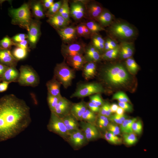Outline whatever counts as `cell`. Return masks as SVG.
Wrapping results in <instances>:
<instances>
[{"instance_id": "cell-1", "label": "cell", "mask_w": 158, "mask_h": 158, "mask_svg": "<svg viewBox=\"0 0 158 158\" xmlns=\"http://www.w3.org/2000/svg\"><path fill=\"white\" fill-rule=\"evenodd\" d=\"M31 121L30 108L23 100L12 94L0 98V142L16 137Z\"/></svg>"}, {"instance_id": "cell-2", "label": "cell", "mask_w": 158, "mask_h": 158, "mask_svg": "<svg viewBox=\"0 0 158 158\" xmlns=\"http://www.w3.org/2000/svg\"><path fill=\"white\" fill-rule=\"evenodd\" d=\"M102 80L107 84L120 86L126 83L129 81V75L123 66L116 64L104 67L101 73Z\"/></svg>"}, {"instance_id": "cell-3", "label": "cell", "mask_w": 158, "mask_h": 158, "mask_svg": "<svg viewBox=\"0 0 158 158\" xmlns=\"http://www.w3.org/2000/svg\"><path fill=\"white\" fill-rule=\"evenodd\" d=\"M108 32L111 38L121 41L130 42L136 38L138 32L135 28L126 21L114 20L109 26Z\"/></svg>"}, {"instance_id": "cell-4", "label": "cell", "mask_w": 158, "mask_h": 158, "mask_svg": "<svg viewBox=\"0 0 158 158\" xmlns=\"http://www.w3.org/2000/svg\"><path fill=\"white\" fill-rule=\"evenodd\" d=\"M9 14L11 19V23L28 31L32 19L29 3H24L18 8H10Z\"/></svg>"}, {"instance_id": "cell-5", "label": "cell", "mask_w": 158, "mask_h": 158, "mask_svg": "<svg viewBox=\"0 0 158 158\" xmlns=\"http://www.w3.org/2000/svg\"><path fill=\"white\" fill-rule=\"evenodd\" d=\"M75 77V71L70 67L65 61L56 64L53 77L65 89L70 86Z\"/></svg>"}, {"instance_id": "cell-6", "label": "cell", "mask_w": 158, "mask_h": 158, "mask_svg": "<svg viewBox=\"0 0 158 158\" xmlns=\"http://www.w3.org/2000/svg\"><path fill=\"white\" fill-rule=\"evenodd\" d=\"M19 75L17 82L22 86L33 87L37 86L40 78L37 72L28 65H22L19 68Z\"/></svg>"}, {"instance_id": "cell-7", "label": "cell", "mask_w": 158, "mask_h": 158, "mask_svg": "<svg viewBox=\"0 0 158 158\" xmlns=\"http://www.w3.org/2000/svg\"><path fill=\"white\" fill-rule=\"evenodd\" d=\"M104 90L100 84L96 83H86L79 84L75 91L71 95V98H84L92 95L99 94Z\"/></svg>"}, {"instance_id": "cell-8", "label": "cell", "mask_w": 158, "mask_h": 158, "mask_svg": "<svg viewBox=\"0 0 158 158\" xmlns=\"http://www.w3.org/2000/svg\"><path fill=\"white\" fill-rule=\"evenodd\" d=\"M47 128L49 131L57 134L67 141L69 134L62 118L53 112H51Z\"/></svg>"}, {"instance_id": "cell-9", "label": "cell", "mask_w": 158, "mask_h": 158, "mask_svg": "<svg viewBox=\"0 0 158 158\" xmlns=\"http://www.w3.org/2000/svg\"><path fill=\"white\" fill-rule=\"evenodd\" d=\"M86 46L81 42H73L67 45L62 44L61 53L65 59L77 55H83Z\"/></svg>"}, {"instance_id": "cell-10", "label": "cell", "mask_w": 158, "mask_h": 158, "mask_svg": "<svg viewBox=\"0 0 158 158\" xmlns=\"http://www.w3.org/2000/svg\"><path fill=\"white\" fill-rule=\"evenodd\" d=\"M40 25L41 22L39 20L32 19L28 35L29 44L31 48L35 47L40 36Z\"/></svg>"}, {"instance_id": "cell-11", "label": "cell", "mask_w": 158, "mask_h": 158, "mask_svg": "<svg viewBox=\"0 0 158 158\" xmlns=\"http://www.w3.org/2000/svg\"><path fill=\"white\" fill-rule=\"evenodd\" d=\"M74 149H78L88 142L83 130L79 128L70 133L66 141Z\"/></svg>"}, {"instance_id": "cell-12", "label": "cell", "mask_w": 158, "mask_h": 158, "mask_svg": "<svg viewBox=\"0 0 158 158\" xmlns=\"http://www.w3.org/2000/svg\"><path fill=\"white\" fill-rule=\"evenodd\" d=\"M80 121V128L84 132L88 142L96 140L100 137V133L95 124L82 121Z\"/></svg>"}, {"instance_id": "cell-13", "label": "cell", "mask_w": 158, "mask_h": 158, "mask_svg": "<svg viewBox=\"0 0 158 158\" xmlns=\"http://www.w3.org/2000/svg\"><path fill=\"white\" fill-rule=\"evenodd\" d=\"M72 103L63 97L60 99L52 112L62 118L70 113Z\"/></svg>"}, {"instance_id": "cell-14", "label": "cell", "mask_w": 158, "mask_h": 158, "mask_svg": "<svg viewBox=\"0 0 158 158\" xmlns=\"http://www.w3.org/2000/svg\"><path fill=\"white\" fill-rule=\"evenodd\" d=\"M57 31L63 42L69 44L74 42L77 37L76 27L68 26Z\"/></svg>"}, {"instance_id": "cell-15", "label": "cell", "mask_w": 158, "mask_h": 158, "mask_svg": "<svg viewBox=\"0 0 158 158\" xmlns=\"http://www.w3.org/2000/svg\"><path fill=\"white\" fill-rule=\"evenodd\" d=\"M70 8V16L75 20L82 19L86 13L85 5L81 0L73 1L71 3Z\"/></svg>"}, {"instance_id": "cell-16", "label": "cell", "mask_w": 158, "mask_h": 158, "mask_svg": "<svg viewBox=\"0 0 158 158\" xmlns=\"http://www.w3.org/2000/svg\"><path fill=\"white\" fill-rule=\"evenodd\" d=\"M18 60L10 50L0 49V63L8 67H16Z\"/></svg>"}, {"instance_id": "cell-17", "label": "cell", "mask_w": 158, "mask_h": 158, "mask_svg": "<svg viewBox=\"0 0 158 158\" xmlns=\"http://www.w3.org/2000/svg\"><path fill=\"white\" fill-rule=\"evenodd\" d=\"M134 51L133 42L128 41H121L119 44L118 55L121 59H126L131 57Z\"/></svg>"}, {"instance_id": "cell-18", "label": "cell", "mask_w": 158, "mask_h": 158, "mask_svg": "<svg viewBox=\"0 0 158 158\" xmlns=\"http://www.w3.org/2000/svg\"><path fill=\"white\" fill-rule=\"evenodd\" d=\"M66 64L75 71L82 70L84 65L87 62L83 55H77L65 59Z\"/></svg>"}, {"instance_id": "cell-19", "label": "cell", "mask_w": 158, "mask_h": 158, "mask_svg": "<svg viewBox=\"0 0 158 158\" xmlns=\"http://www.w3.org/2000/svg\"><path fill=\"white\" fill-rule=\"evenodd\" d=\"M86 12L91 20H95L104 10L102 6L96 2L89 4L85 6Z\"/></svg>"}, {"instance_id": "cell-20", "label": "cell", "mask_w": 158, "mask_h": 158, "mask_svg": "<svg viewBox=\"0 0 158 158\" xmlns=\"http://www.w3.org/2000/svg\"><path fill=\"white\" fill-rule=\"evenodd\" d=\"M88 108L87 103L82 101L72 103L70 113L78 121H81L82 116Z\"/></svg>"}, {"instance_id": "cell-21", "label": "cell", "mask_w": 158, "mask_h": 158, "mask_svg": "<svg viewBox=\"0 0 158 158\" xmlns=\"http://www.w3.org/2000/svg\"><path fill=\"white\" fill-rule=\"evenodd\" d=\"M48 18L47 22L56 30L64 28L69 24V23L58 13Z\"/></svg>"}, {"instance_id": "cell-22", "label": "cell", "mask_w": 158, "mask_h": 158, "mask_svg": "<svg viewBox=\"0 0 158 158\" xmlns=\"http://www.w3.org/2000/svg\"><path fill=\"white\" fill-rule=\"evenodd\" d=\"M84 56L87 62L96 63L101 59L100 53L91 44L86 47Z\"/></svg>"}, {"instance_id": "cell-23", "label": "cell", "mask_w": 158, "mask_h": 158, "mask_svg": "<svg viewBox=\"0 0 158 158\" xmlns=\"http://www.w3.org/2000/svg\"><path fill=\"white\" fill-rule=\"evenodd\" d=\"M114 16L108 10L104 9L102 12L95 20L104 28L109 26L114 20Z\"/></svg>"}, {"instance_id": "cell-24", "label": "cell", "mask_w": 158, "mask_h": 158, "mask_svg": "<svg viewBox=\"0 0 158 158\" xmlns=\"http://www.w3.org/2000/svg\"><path fill=\"white\" fill-rule=\"evenodd\" d=\"M62 118L69 135L80 128L78 121L70 113Z\"/></svg>"}, {"instance_id": "cell-25", "label": "cell", "mask_w": 158, "mask_h": 158, "mask_svg": "<svg viewBox=\"0 0 158 158\" xmlns=\"http://www.w3.org/2000/svg\"><path fill=\"white\" fill-rule=\"evenodd\" d=\"M19 75V72L16 67H8L0 79L1 81L10 83L17 82Z\"/></svg>"}, {"instance_id": "cell-26", "label": "cell", "mask_w": 158, "mask_h": 158, "mask_svg": "<svg viewBox=\"0 0 158 158\" xmlns=\"http://www.w3.org/2000/svg\"><path fill=\"white\" fill-rule=\"evenodd\" d=\"M96 69L97 66L95 63L87 62L82 70L83 76L85 79L88 80L93 78L95 75Z\"/></svg>"}, {"instance_id": "cell-27", "label": "cell", "mask_w": 158, "mask_h": 158, "mask_svg": "<svg viewBox=\"0 0 158 158\" xmlns=\"http://www.w3.org/2000/svg\"><path fill=\"white\" fill-rule=\"evenodd\" d=\"M61 84L54 77L46 83L48 93L53 96H62L60 93Z\"/></svg>"}, {"instance_id": "cell-28", "label": "cell", "mask_w": 158, "mask_h": 158, "mask_svg": "<svg viewBox=\"0 0 158 158\" xmlns=\"http://www.w3.org/2000/svg\"><path fill=\"white\" fill-rule=\"evenodd\" d=\"M33 16L37 19L44 18L45 14L41 1H34L29 3Z\"/></svg>"}, {"instance_id": "cell-29", "label": "cell", "mask_w": 158, "mask_h": 158, "mask_svg": "<svg viewBox=\"0 0 158 158\" xmlns=\"http://www.w3.org/2000/svg\"><path fill=\"white\" fill-rule=\"evenodd\" d=\"M91 44L100 53L104 52L105 40L98 33L92 34L91 36Z\"/></svg>"}, {"instance_id": "cell-30", "label": "cell", "mask_w": 158, "mask_h": 158, "mask_svg": "<svg viewBox=\"0 0 158 158\" xmlns=\"http://www.w3.org/2000/svg\"><path fill=\"white\" fill-rule=\"evenodd\" d=\"M137 120L136 118L131 119H126L120 125V131L124 134L133 133L132 126L133 123Z\"/></svg>"}, {"instance_id": "cell-31", "label": "cell", "mask_w": 158, "mask_h": 158, "mask_svg": "<svg viewBox=\"0 0 158 158\" xmlns=\"http://www.w3.org/2000/svg\"><path fill=\"white\" fill-rule=\"evenodd\" d=\"M58 13L61 16L70 23V8L68 0L63 1L62 4Z\"/></svg>"}, {"instance_id": "cell-32", "label": "cell", "mask_w": 158, "mask_h": 158, "mask_svg": "<svg viewBox=\"0 0 158 158\" xmlns=\"http://www.w3.org/2000/svg\"><path fill=\"white\" fill-rule=\"evenodd\" d=\"M85 24L90 31L91 34L98 33L99 31L106 30L104 28L94 20H91L85 23Z\"/></svg>"}, {"instance_id": "cell-33", "label": "cell", "mask_w": 158, "mask_h": 158, "mask_svg": "<svg viewBox=\"0 0 158 158\" xmlns=\"http://www.w3.org/2000/svg\"><path fill=\"white\" fill-rule=\"evenodd\" d=\"M97 116L87 108L83 114L81 121L96 125Z\"/></svg>"}, {"instance_id": "cell-34", "label": "cell", "mask_w": 158, "mask_h": 158, "mask_svg": "<svg viewBox=\"0 0 158 158\" xmlns=\"http://www.w3.org/2000/svg\"><path fill=\"white\" fill-rule=\"evenodd\" d=\"M119 53V46L116 48L104 51L101 54V59L104 60L115 59L118 55Z\"/></svg>"}, {"instance_id": "cell-35", "label": "cell", "mask_w": 158, "mask_h": 158, "mask_svg": "<svg viewBox=\"0 0 158 158\" xmlns=\"http://www.w3.org/2000/svg\"><path fill=\"white\" fill-rule=\"evenodd\" d=\"M104 136L107 141L112 144L118 145L122 143V139L121 138L108 131L105 132Z\"/></svg>"}, {"instance_id": "cell-36", "label": "cell", "mask_w": 158, "mask_h": 158, "mask_svg": "<svg viewBox=\"0 0 158 158\" xmlns=\"http://www.w3.org/2000/svg\"><path fill=\"white\" fill-rule=\"evenodd\" d=\"M28 51L16 47L13 50L12 54L13 56L18 61L25 59L27 56Z\"/></svg>"}, {"instance_id": "cell-37", "label": "cell", "mask_w": 158, "mask_h": 158, "mask_svg": "<svg viewBox=\"0 0 158 158\" xmlns=\"http://www.w3.org/2000/svg\"><path fill=\"white\" fill-rule=\"evenodd\" d=\"M126 67L130 73L135 74L139 69V66L135 60L130 57L127 59L125 61Z\"/></svg>"}, {"instance_id": "cell-38", "label": "cell", "mask_w": 158, "mask_h": 158, "mask_svg": "<svg viewBox=\"0 0 158 158\" xmlns=\"http://www.w3.org/2000/svg\"><path fill=\"white\" fill-rule=\"evenodd\" d=\"M62 2L63 1H59L54 3L45 14V15L49 17L57 13Z\"/></svg>"}, {"instance_id": "cell-39", "label": "cell", "mask_w": 158, "mask_h": 158, "mask_svg": "<svg viewBox=\"0 0 158 158\" xmlns=\"http://www.w3.org/2000/svg\"><path fill=\"white\" fill-rule=\"evenodd\" d=\"M109 123L108 118L100 114L97 116L96 125L98 128H99L102 129L107 128Z\"/></svg>"}, {"instance_id": "cell-40", "label": "cell", "mask_w": 158, "mask_h": 158, "mask_svg": "<svg viewBox=\"0 0 158 158\" xmlns=\"http://www.w3.org/2000/svg\"><path fill=\"white\" fill-rule=\"evenodd\" d=\"M123 138L124 142L128 145L135 144L138 141V138L135 134L133 132L129 133L124 134Z\"/></svg>"}, {"instance_id": "cell-41", "label": "cell", "mask_w": 158, "mask_h": 158, "mask_svg": "<svg viewBox=\"0 0 158 158\" xmlns=\"http://www.w3.org/2000/svg\"><path fill=\"white\" fill-rule=\"evenodd\" d=\"M62 97L53 96L48 93L47 102L51 112L52 111L55 106Z\"/></svg>"}, {"instance_id": "cell-42", "label": "cell", "mask_w": 158, "mask_h": 158, "mask_svg": "<svg viewBox=\"0 0 158 158\" xmlns=\"http://www.w3.org/2000/svg\"><path fill=\"white\" fill-rule=\"evenodd\" d=\"M15 43L8 36H6L0 41V49L10 50Z\"/></svg>"}, {"instance_id": "cell-43", "label": "cell", "mask_w": 158, "mask_h": 158, "mask_svg": "<svg viewBox=\"0 0 158 158\" xmlns=\"http://www.w3.org/2000/svg\"><path fill=\"white\" fill-rule=\"evenodd\" d=\"M119 46V44L116 40L110 37L107 38L105 40L104 52L108 50L116 48Z\"/></svg>"}, {"instance_id": "cell-44", "label": "cell", "mask_w": 158, "mask_h": 158, "mask_svg": "<svg viewBox=\"0 0 158 158\" xmlns=\"http://www.w3.org/2000/svg\"><path fill=\"white\" fill-rule=\"evenodd\" d=\"M113 99L118 100L120 102H130V101L126 94L123 92H118L115 93L112 97Z\"/></svg>"}, {"instance_id": "cell-45", "label": "cell", "mask_w": 158, "mask_h": 158, "mask_svg": "<svg viewBox=\"0 0 158 158\" xmlns=\"http://www.w3.org/2000/svg\"><path fill=\"white\" fill-rule=\"evenodd\" d=\"M90 102L100 107L103 104L104 102L100 94H94L89 96Z\"/></svg>"}, {"instance_id": "cell-46", "label": "cell", "mask_w": 158, "mask_h": 158, "mask_svg": "<svg viewBox=\"0 0 158 158\" xmlns=\"http://www.w3.org/2000/svg\"><path fill=\"white\" fill-rule=\"evenodd\" d=\"M132 129L133 132L135 134L139 135L141 134L142 131V126L140 120H137L133 123Z\"/></svg>"}, {"instance_id": "cell-47", "label": "cell", "mask_w": 158, "mask_h": 158, "mask_svg": "<svg viewBox=\"0 0 158 158\" xmlns=\"http://www.w3.org/2000/svg\"><path fill=\"white\" fill-rule=\"evenodd\" d=\"M107 128L108 131L115 135H117L120 133V127L114 123H109Z\"/></svg>"}, {"instance_id": "cell-48", "label": "cell", "mask_w": 158, "mask_h": 158, "mask_svg": "<svg viewBox=\"0 0 158 158\" xmlns=\"http://www.w3.org/2000/svg\"><path fill=\"white\" fill-rule=\"evenodd\" d=\"M28 38V35L25 34L19 33L13 36L11 39L15 43H18L23 41Z\"/></svg>"}, {"instance_id": "cell-49", "label": "cell", "mask_w": 158, "mask_h": 158, "mask_svg": "<svg viewBox=\"0 0 158 158\" xmlns=\"http://www.w3.org/2000/svg\"><path fill=\"white\" fill-rule=\"evenodd\" d=\"M109 121H110L115 124L121 125L123 123V121L121 119V115H118L116 114L114 115H111L108 118Z\"/></svg>"}, {"instance_id": "cell-50", "label": "cell", "mask_w": 158, "mask_h": 158, "mask_svg": "<svg viewBox=\"0 0 158 158\" xmlns=\"http://www.w3.org/2000/svg\"><path fill=\"white\" fill-rule=\"evenodd\" d=\"M118 105L119 107L122 108L125 111L131 112L133 110L132 105L127 102H118Z\"/></svg>"}, {"instance_id": "cell-51", "label": "cell", "mask_w": 158, "mask_h": 158, "mask_svg": "<svg viewBox=\"0 0 158 158\" xmlns=\"http://www.w3.org/2000/svg\"><path fill=\"white\" fill-rule=\"evenodd\" d=\"M88 108L92 112L96 113L99 112L100 107L89 102L87 103Z\"/></svg>"}, {"instance_id": "cell-52", "label": "cell", "mask_w": 158, "mask_h": 158, "mask_svg": "<svg viewBox=\"0 0 158 158\" xmlns=\"http://www.w3.org/2000/svg\"><path fill=\"white\" fill-rule=\"evenodd\" d=\"M84 23H81L79 24L76 27V29L77 35L85 37L84 29Z\"/></svg>"}, {"instance_id": "cell-53", "label": "cell", "mask_w": 158, "mask_h": 158, "mask_svg": "<svg viewBox=\"0 0 158 158\" xmlns=\"http://www.w3.org/2000/svg\"><path fill=\"white\" fill-rule=\"evenodd\" d=\"M28 44L29 43L28 40H26L19 43H15L14 46L16 47H19L28 50Z\"/></svg>"}, {"instance_id": "cell-54", "label": "cell", "mask_w": 158, "mask_h": 158, "mask_svg": "<svg viewBox=\"0 0 158 158\" xmlns=\"http://www.w3.org/2000/svg\"><path fill=\"white\" fill-rule=\"evenodd\" d=\"M44 10L48 9L53 4V0H44L41 1Z\"/></svg>"}, {"instance_id": "cell-55", "label": "cell", "mask_w": 158, "mask_h": 158, "mask_svg": "<svg viewBox=\"0 0 158 158\" xmlns=\"http://www.w3.org/2000/svg\"><path fill=\"white\" fill-rule=\"evenodd\" d=\"M109 103H104L100 107L99 113V114L105 116Z\"/></svg>"}, {"instance_id": "cell-56", "label": "cell", "mask_w": 158, "mask_h": 158, "mask_svg": "<svg viewBox=\"0 0 158 158\" xmlns=\"http://www.w3.org/2000/svg\"><path fill=\"white\" fill-rule=\"evenodd\" d=\"M9 83L6 81H3L0 83V92L6 91Z\"/></svg>"}, {"instance_id": "cell-57", "label": "cell", "mask_w": 158, "mask_h": 158, "mask_svg": "<svg viewBox=\"0 0 158 158\" xmlns=\"http://www.w3.org/2000/svg\"><path fill=\"white\" fill-rule=\"evenodd\" d=\"M84 29L85 37H90L92 34L90 31L85 25V23H84Z\"/></svg>"}, {"instance_id": "cell-58", "label": "cell", "mask_w": 158, "mask_h": 158, "mask_svg": "<svg viewBox=\"0 0 158 158\" xmlns=\"http://www.w3.org/2000/svg\"><path fill=\"white\" fill-rule=\"evenodd\" d=\"M8 67L0 63V79Z\"/></svg>"}, {"instance_id": "cell-59", "label": "cell", "mask_w": 158, "mask_h": 158, "mask_svg": "<svg viewBox=\"0 0 158 158\" xmlns=\"http://www.w3.org/2000/svg\"><path fill=\"white\" fill-rule=\"evenodd\" d=\"M112 113L116 112L119 106L115 103H114L110 105Z\"/></svg>"}, {"instance_id": "cell-60", "label": "cell", "mask_w": 158, "mask_h": 158, "mask_svg": "<svg viewBox=\"0 0 158 158\" xmlns=\"http://www.w3.org/2000/svg\"><path fill=\"white\" fill-rule=\"evenodd\" d=\"M124 110L122 108L119 107L116 113L117 114L122 115L124 114Z\"/></svg>"}, {"instance_id": "cell-61", "label": "cell", "mask_w": 158, "mask_h": 158, "mask_svg": "<svg viewBox=\"0 0 158 158\" xmlns=\"http://www.w3.org/2000/svg\"><path fill=\"white\" fill-rule=\"evenodd\" d=\"M1 81L0 80V81Z\"/></svg>"}]
</instances>
